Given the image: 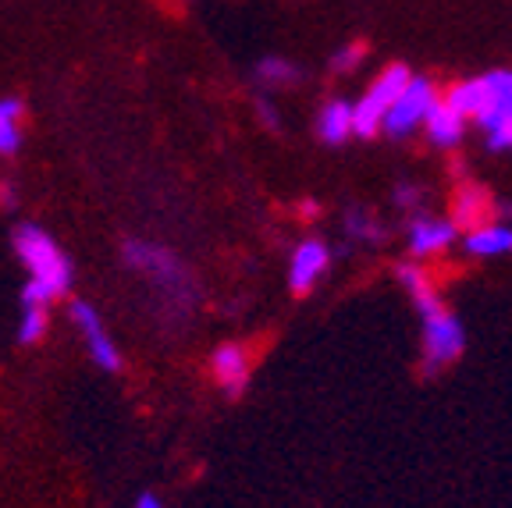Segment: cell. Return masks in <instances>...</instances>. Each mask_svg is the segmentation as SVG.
<instances>
[{
    "label": "cell",
    "mask_w": 512,
    "mask_h": 508,
    "mask_svg": "<svg viewBox=\"0 0 512 508\" xmlns=\"http://www.w3.org/2000/svg\"><path fill=\"white\" fill-rule=\"evenodd\" d=\"M22 96H0V157H15L22 150Z\"/></svg>",
    "instance_id": "cell-16"
},
{
    "label": "cell",
    "mask_w": 512,
    "mask_h": 508,
    "mask_svg": "<svg viewBox=\"0 0 512 508\" xmlns=\"http://www.w3.org/2000/svg\"><path fill=\"white\" fill-rule=\"evenodd\" d=\"M345 235L356 242H381L384 239V228L360 207H349L345 210Z\"/></svg>",
    "instance_id": "cell-18"
},
{
    "label": "cell",
    "mask_w": 512,
    "mask_h": 508,
    "mask_svg": "<svg viewBox=\"0 0 512 508\" xmlns=\"http://www.w3.org/2000/svg\"><path fill=\"white\" fill-rule=\"evenodd\" d=\"M491 214H495V207L488 203V192L480 189V185L466 182L463 189L456 192V214H452V221H456L463 231H470V228H477V224H484Z\"/></svg>",
    "instance_id": "cell-15"
},
{
    "label": "cell",
    "mask_w": 512,
    "mask_h": 508,
    "mask_svg": "<svg viewBox=\"0 0 512 508\" xmlns=\"http://www.w3.org/2000/svg\"><path fill=\"white\" fill-rule=\"evenodd\" d=\"M363 57H367V43L352 40V43H345L335 57H331V68H335V72H352V68H360Z\"/></svg>",
    "instance_id": "cell-20"
},
{
    "label": "cell",
    "mask_w": 512,
    "mask_h": 508,
    "mask_svg": "<svg viewBox=\"0 0 512 508\" xmlns=\"http://www.w3.org/2000/svg\"><path fill=\"white\" fill-rule=\"evenodd\" d=\"M328 267H331L328 242L303 239L292 249V260H288V288L296 295H306L310 288H317V281L328 274Z\"/></svg>",
    "instance_id": "cell-10"
},
{
    "label": "cell",
    "mask_w": 512,
    "mask_h": 508,
    "mask_svg": "<svg viewBox=\"0 0 512 508\" xmlns=\"http://www.w3.org/2000/svg\"><path fill=\"white\" fill-rule=\"evenodd\" d=\"M121 256H125V263L136 274H143L150 281L153 292L164 302V313L182 320L196 306V278H192V270L168 246H160V242L150 239H125Z\"/></svg>",
    "instance_id": "cell-2"
},
{
    "label": "cell",
    "mask_w": 512,
    "mask_h": 508,
    "mask_svg": "<svg viewBox=\"0 0 512 508\" xmlns=\"http://www.w3.org/2000/svg\"><path fill=\"white\" fill-rule=\"evenodd\" d=\"M438 104V93H434V82L424 79V75H413L409 86L399 93V100L392 104L388 118H384V135H392V139H409L416 128L427 125V114L431 107Z\"/></svg>",
    "instance_id": "cell-6"
},
{
    "label": "cell",
    "mask_w": 512,
    "mask_h": 508,
    "mask_svg": "<svg viewBox=\"0 0 512 508\" xmlns=\"http://www.w3.org/2000/svg\"><path fill=\"white\" fill-rule=\"evenodd\" d=\"M256 114H260V121H264L267 128H278V107H274L267 96H260V100H256Z\"/></svg>",
    "instance_id": "cell-22"
},
{
    "label": "cell",
    "mask_w": 512,
    "mask_h": 508,
    "mask_svg": "<svg viewBox=\"0 0 512 508\" xmlns=\"http://www.w3.org/2000/svg\"><path fill=\"white\" fill-rule=\"evenodd\" d=\"M413 72H409L406 64H388L374 82H370L367 93L352 104V121H356V135L360 139H370L384 128V118L392 111V104L399 100V93L409 86Z\"/></svg>",
    "instance_id": "cell-4"
},
{
    "label": "cell",
    "mask_w": 512,
    "mask_h": 508,
    "mask_svg": "<svg viewBox=\"0 0 512 508\" xmlns=\"http://www.w3.org/2000/svg\"><path fill=\"white\" fill-rule=\"evenodd\" d=\"M445 100L456 107L459 114H466L470 121L484 125L491 114L502 111L505 104H512V72L498 68V72H484V75H477V79H466V82H459Z\"/></svg>",
    "instance_id": "cell-5"
},
{
    "label": "cell",
    "mask_w": 512,
    "mask_h": 508,
    "mask_svg": "<svg viewBox=\"0 0 512 508\" xmlns=\"http://www.w3.org/2000/svg\"><path fill=\"white\" fill-rule=\"evenodd\" d=\"M463 249L480 260L512 253V224L509 221H484L463 235Z\"/></svg>",
    "instance_id": "cell-13"
},
{
    "label": "cell",
    "mask_w": 512,
    "mask_h": 508,
    "mask_svg": "<svg viewBox=\"0 0 512 508\" xmlns=\"http://www.w3.org/2000/svg\"><path fill=\"white\" fill-rule=\"evenodd\" d=\"M480 128L488 135V150H512V104L495 111Z\"/></svg>",
    "instance_id": "cell-19"
},
{
    "label": "cell",
    "mask_w": 512,
    "mask_h": 508,
    "mask_svg": "<svg viewBox=\"0 0 512 508\" xmlns=\"http://www.w3.org/2000/svg\"><path fill=\"white\" fill-rule=\"evenodd\" d=\"M466 125H470V118L466 114H459L456 107L448 104V100H438V104L431 107V114H427V139H431L438 150H452V146L463 143L466 135Z\"/></svg>",
    "instance_id": "cell-12"
},
{
    "label": "cell",
    "mask_w": 512,
    "mask_h": 508,
    "mask_svg": "<svg viewBox=\"0 0 512 508\" xmlns=\"http://www.w3.org/2000/svg\"><path fill=\"white\" fill-rule=\"evenodd\" d=\"M72 324L79 327L82 345H86L89 359H93L100 370H107V374H118V370H121V352H118V345H114L111 331L104 327V317L96 313L93 302L72 299Z\"/></svg>",
    "instance_id": "cell-7"
},
{
    "label": "cell",
    "mask_w": 512,
    "mask_h": 508,
    "mask_svg": "<svg viewBox=\"0 0 512 508\" xmlns=\"http://www.w3.org/2000/svg\"><path fill=\"white\" fill-rule=\"evenodd\" d=\"M132 508H168L164 505V498L160 494H153V491H143L136 501H132Z\"/></svg>",
    "instance_id": "cell-23"
},
{
    "label": "cell",
    "mask_w": 512,
    "mask_h": 508,
    "mask_svg": "<svg viewBox=\"0 0 512 508\" xmlns=\"http://www.w3.org/2000/svg\"><path fill=\"white\" fill-rule=\"evenodd\" d=\"M15 203H18V192H15V185H8V182H4V185H0V207H15Z\"/></svg>",
    "instance_id": "cell-24"
},
{
    "label": "cell",
    "mask_w": 512,
    "mask_h": 508,
    "mask_svg": "<svg viewBox=\"0 0 512 508\" xmlns=\"http://www.w3.org/2000/svg\"><path fill=\"white\" fill-rule=\"evenodd\" d=\"M50 302L54 295L36 281L22 288V317H18V345H36L50 327Z\"/></svg>",
    "instance_id": "cell-11"
},
{
    "label": "cell",
    "mask_w": 512,
    "mask_h": 508,
    "mask_svg": "<svg viewBox=\"0 0 512 508\" xmlns=\"http://www.w3.org/2000/svg\"><path fill=\"white\" fill-rule=\"evenodd\" d=\"M459 224L456 221H445V217H424L416 214L409 221L406 231V246L413 260H431V256H441L445 249H452V242L459 239Z\"/></svg>",
    "instance_id": "cell-8"
},
{
    "label": "cell",
    "mask_w": 512,
    "mask_h": 508,
    "mask_svg": "<svg viewBox=\"0 0 512 508\" xmlns=\"http://www.w3.org/2000/svg\"><path fill=\"white\" fill-rule=\"evenodd\" d=\"M11 246L22 267L29 270V281L43 285L54 299L68 295V288L75 285V267L50 231H43L40 224H18L11 231Z\"/></svg>",
    "instance_id": "cell-3"
},
{
    "label": "cell",
    "mask_w": 512,
    "mask_h": 508,
    "mask_svg": "<svg viewBox=\"0 0 512 508\" xmlns=\"http://www.w3.org/2000/svg\"><path fill=\"white\" fill-rule=\"evenodd\" d=\"M399 285L409 292L416 313H420V331H424V370L438 374L441 366L456 363L466 349V331L459 324V317L445 306L438 292H434L431 274L424 270V263H402L395 270Z\"/></svg>",
    "instance_id": "cell-1"
},
{
    "label": "cell",
    "mask_w": 512,
    "mask_h": 508,
    "mask_svg": "<svg viewBox=\"0 0 512 508\" xmlns=\"http://www.w3.org/2000/svg\"><path fill=\"white\" fill-rule=\"evenodd\" d=\"M392 196H395V203H399L402 210H416L420 203H424V189H420V185H413V182H399Z\"/></svg>",
    "instance_id": "cell-21"
},
{
    "label": "cell",
    "mask_w": 512,
    "mask_h": 508,
    "mask_svg": "<svg viewBox=\"0 0 512 508\" xmlns=\"http://www.w3.org/2000/svg\"><path fill=\"white\" fill-rule=\"evenodd\" d=\"M253 79L264 89H288L303 79V72H299L296 61H288V57H264V61L253 68Z\"/></svg>",
    "instance_id": "cell-17"
},
{
    "label": "cell",
    "mask_w": 512,
    "mask_h": 508,
    "mask_svg": "<svg viewBox=\"0 0 512 508\" xmlns=\"http://www.w3.org/2000/svg\"><path fill=\"white\" fill-rule=\"evenodd\" d=\"M317 135L328 146H342L349 135H356V121H352V104L345 100H328L317 114Z\"/></svg>",
    "instance_id": "cell-14"
},
{
    "label": "cell",
    "mask_w": 512,
    "mask_h": 508,
    "mask_svg": "<svg viewBox=\"0 0 512 508\" xmlns=\"http://www.w3.org/2000/svg\"><path fill=\"white\" fill-rule=\"evenodd\" d=\"M210 374H214L217 388L228 398H242L249 388V377H253V359L242 349L239 342H224L210 356Z\"/></svg>",
    "instance_id": "cell-9"
}]
</instances>
